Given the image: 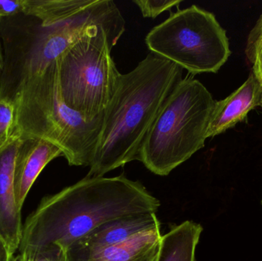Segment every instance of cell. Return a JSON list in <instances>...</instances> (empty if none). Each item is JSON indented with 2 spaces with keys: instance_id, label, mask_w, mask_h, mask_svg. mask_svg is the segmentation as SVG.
<instances>
[{
  "instance_id": "22",
  "label": "cell",
  "mask_w": 262,
  "mask_h": 261,
  "mask_svg": "<svg viewBox=\"0 0 262 261\" xmlns=\"http://www.w3.org/2000/svg\"><path fill=\"white\" fill-rule=\"evenodd\" d=\"M12 261H20L19 258H18V256L17 257H14L13 260Z\"/></svg>"
},
{
  "instance_id": "1",
  "label": "cell",
  "mask_w": 262,
  "mask_h": 261,
  "mask_svg": "<svg viewBox=\"0 0 262 261\" xmlns=\"http://www.w3.org/2000/svg\"><path fill=\"white\" fill-rule=\"evenodd\" d=\"M26 5L23 13L0 18V98L13 103L31 78L80 40L104 30L118 41L125 32V20L112 0H26Z\"/></svg>"
},
{
  "instance_id": "14",
  "label": "cell",
  "mask_w": 262,
  "mask_h": 261,
  "mask_svg": "<svg viewBox=\"0 0 262 261\" xmlns=\"http://www.w3.org/2000/svg\"><path fill=\"white\" fill-rule=\"evenodd\" d=\"M20 261H69L66 251L56 245L38 248H28L20 251Z\"/></svg>"
},
{
  "instance_id": "15",
  "label": "cell",
  "mask_w": 262,
  "mask_h": 261,
  "mask_svg": "<svg viewBox=\"0 0 262 261\" xmlns=\"http://www.w3.org/2000/svg\"><path fill=\"white\" fill-rule=\"evenodd\" d=\"M15 124V105L7 99L0 98V148L13 136Z\"/></svg>"
},
{
  "instance_id": "7",
  "label": "cell",
  "mask_w": 262,
  "mask_h": 261,
  "mask_svg": "<svg viewBox=\"0 0 262 261\" xmlns=\"http://www.w3.org/2000/svg\"><path fill=\"white\" fill-rule=\"evenodd\" d=\"M150 52L192 75L217 73L232 51L226 31L212 12L192 5L171 13L145 38Z\"/></svg>"
},
{
  "instance_id": "2",
  "label": "cell",
  "mask_w": 262,
  "mask_h": 261,
  "mask_svg": "<svg viewBox=\"0 0 262 261\" xmlns=\"http://www.w3.org/2000/svg\"><path fill=\"white\" fill-rule=\"evenodd\" d=\"M157 198L124 175L85 177L43 198L23 225L18 251L56 245L64 251L98 225L133 215L156 213Z\"/></svg>"
},
{
  "instance_id": "24",
  "label": "cell",
  "mask_w": 262,
  "mask_h": 261,
  "mask_svg": "<svg viewBox=\"0 0 262 261\" xmlns=\"http://www.w3.org/2000/svg\"></svg>"
},
{
  "instance_id": "5",
  "label": "cell",
  "mask_w": 262,
  "mask_h": 261,
  "mask_svg": "<svg viewBox=\"0 0 262 261\" xmlns=\"http://www.w3.org/2000/svg\"><path fill=\"white\" fill-rule=\"evenodd\" d=\"M216 101L193 75L172 90L146 135L139 153L146 169L168 176L205 147Z\"/></svg>"
},
{
  "instance_id": "3",
  "label": "cell",
  "mask_w": 262,
  "mask_h": 261,
  "mask_svg": "<svg viewBox=\"0 0 262 261\" xmlns=\"http://www.w3.org/2000/svg\"><path fill=\"white\" fill-rule=\"evenodd\" d=\"M183 69L150 52L137 67L122 74L104 113L95 156L86 177L106 173L138 160L151 127L177 84Z\"/></svg>"
},
{
  "instance_id": "23",
  "label": "cell",
  "mask_w": 262,
  "mask_h": 261,
  "mask_svg": "<svg viewBox=\"0 0 262 261\" xmlns=\"http://www.w3.org/2000/svg\"><path fill=\"white\" fill-rule=\"evenodd\" d=\"M260 107H261V108H262V100H261V104H260Z\"/></svg>"
},
{
  "instance_id": "20",
  "label": "cell",
  "mask_w": 262,
  "mask_h": 261,
  "mask_svg": "<svg viewBox=\"0 0 262 261\" xmlns=\"http://www.w3.org/2000/svg\"><path fill=\"white\" fill-rule=\"evenodd\" d=\"M13 258L14 256L10 254L6 244L0 237V261H12Z\"/></svg>"
},
{
  "instance_id": "12",
  "label": "cell",
  "mask_w": 262,
  "mask_h": 261,
  "mask_svg": "<svg viewBox=\"0 0 262 261\" xmlns=\"http://www.w3.org/2000/svg\"><path fill=\"white\" fill-rule=\"evenodd\" d=\"M162 236L160 228L145 231L103 250L89 261H157Z\"/></svg>"
},
{
  "instance_id": "8",
  "label": "cell",
  "mask_w": 262,
  "mask_h": 261,
  "mask_svg": "<svg viewBox=\"0 0 262 261\" xmlns=\"http://www.w3.org/2000/svg\"><path fill=\"white\" fill-rule=\"evenodd\" d=\"M160 228L156 213L133 215L98 225L66 250L69 261H89L103 250L126 242L141 233Z\"/></svg>"
},
{
  "instance_id": "17",
  "label": "cell",
  "mask_w": 262,
  "mask_h": 261,
  "mask_svg": "<svg viewBox=\"0 0 262 261\" xmlns=\"http://www.w3.org/2000/svg\"><path fill=\"white\" fill-rule=\"evenodd\" d=\"M262 51V13L249 32L245 53L248 61L253 64L256 55Z\"/></svg>"
},
{
  "instance_id": "9",
  "label": "cell",
  "mask_w": 262,
  "mask_h": 261,
  "mask_svg": "<svg viewBox=\"0 0 262 261\" xmlns=\"http://www.w3.org/2000/svg\"><path fill=\"white\" fill-rule=\"evenodd\" d=\"M19 138L14 133L0 148V237L12 256L19 248L23 228L21 210L14 189V165Z\"/></svg>"
},
{
  "instance_id": "21",
  "label": "cell",
  "mask_w": 262,
  "mask_h": 261,
  "mask_svg": "<svg viewBox=\"0 0 262 261\" xmlns=\"http://www.w3.org/2000/svg\"><path fill=\"white\" fill-rule=\"evenodd\" d=\"M3 66H4V58H3V46H2L1 41H0V76L3 74Z\"/></svg>"
},
{
  "instance_id": "10",
  "label": "cell",
  "mask_w": 262,
  "mask_h": 261,
  "mask_svg": "<svg viewBox=\"0 0 262 261\" xmlns=\"http://www.w3.org/2000/svg\"><path fill=\"white\" fill-rule=\"evenodd\" d=\"M14 165V189L21 210L34 182L45 167L55 158L63 156L55 144L33 136H19Z\"/></svg>"
},
{
  "instance_id": "13",
  "label": "cell",
  "mask_w": 262,
  "mask_h": 261,
  "mask_svg": "<svg viewBox=\"0 0 262 261\" xmlns=\"http://www.w3.org/2000/svg\"><path fill=\"white\" fill-rule=\"evenodd\" d=\"M203 228L200 224L186 221L162 236L157 261H195V249Z\"/></svg>"
},
{
  "instance_id": "16",
  "label": "cell",
  "mask_w": 262,
  "mask_h": 261,
  "mask_svg": "<svg viewBox=\"0 0 262 261\" xmlns=\"http://www.w3.org/2000/svg\"><path fill=\"white\" fill-rule=\"evenodd\" d=\"M183 0H134L145 18H154L166 11L170 10L174 6L178 7Z\"/></svg>"
},
{
  "instance_id": "11",
  "label": "cell",
  "mask_w": 262,
  "mask_h": 261,
  "mask_svg": "<svg viewBox=\"0 0 262 261\" xmlns=\"http://www.w3.org/2000/svg\"><path fill=\"white\" fill-rule=\"evenodd\" d=\"M261 100L262 84L252 69L243 85L224 100L216 101L207 138L222 134L244 121L251 110L260 106Z\"/></svg>"
},
{
  "instance_id": "18",
  "label": "cell",
  "mask_w": 262,
  "mask_h": 261,
  "mask_svg": "<svg viewBox=\"0 0 262 261\" xmlns=\"http://www.w3.org/2000/svg\"><path fill=\"white\" fill-rule=\"evenodd\" d=\"M26 0H0V18L23 13Z\"/></svg>"
},
{
  "instance_id": "4",
  "label": "cell",
  "mask_w": 262,
  "mask_h": 261,
  "mask_svg": "<svg viewBox=\"0 0 262 261\" xmlns=\"http://www.w3.org/2000/svg\"><path fill=\"white\" fill-rule=\"evenodd\" d=\"M15 105L13 134L49 141L62 151L69 165L91 167L104 114L89 121L66 104L56 60L23 86Z\"/></svg>"
},
{
  "instance_id": "19",
  "label": "cell",
  "mask_w": 262,
  "mask_h": 261,
  "mask_svg": "<svg viewBox=\"0 0 262 261\" xmlns=\"http://www.w3.org/2000/svg\"><path fill=\"white\" fill-rule=\"evenodd\" d=\"M252 65V70L262 84V51L255 57Z\"/></svg>"
},
{
  "instance_id": "6",
  "label": "cell",
  "mask_w": 262,
  "mask_h": 261,
  "mask_svg": "<svg viewBox=\"0 0 262 261\" xmlns=\"http://www.w3.org/2000/svg\"><path fill=\"white\" fill-rule=\"evenodd\" d=\"M118 42L101 30L80 40L56 59L64 102L89 121L104 114L119 84L122 74L112 56Z\"/></svg>"
}]
</instances>
